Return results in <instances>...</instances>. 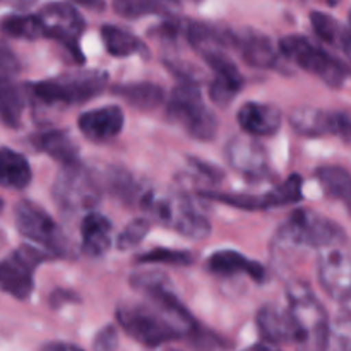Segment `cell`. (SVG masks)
<instances>
[{"label":"cell","instance_id":"4fadbf2b","mask_svg":"<svg viewBox=\"0 0 351 351\" xmlns=\"http://www.w3.org/2000/svg\"><path fill=\"white\" fill-rule=\"evenodd\" d=\"M302 185H304V182H302L300 175L293 173L280 187L261 195L219 194V192H202V195L216 202L232 206V208L245 209V211H263V209L283 208V206L302 201V195H304L302 194Z\"/></svg>","mask_w":351,"mask_h":351},{"label":"cell","instance_id":"ac0fdd59","mask_svg":"<svg viewBox=\"0 0 351 351\" xmlns=\"http://www.w3.org/2000/svg\"><path fill=\"white\" fill-rule=\"evenodd\" d=\"M123 112L120 106L110 105L84 112L77 120L82 136L93 143L105 144L120 136L123 129Z\"/></svg>","mask_w":351,"mask_h":351},{"label":"cell","instance_id":"f1b7e54d","mask_svg":"<svg viewBox=\"0 0 351 351\" xmlns=\"http://www.w3.org/2000/svg\"><path fill=\"white\" fill-rule=\"evenodd\" d=\"M311 23L315 34H317L322 41H326V43L329 45H335V47H339L343 53H345L346 57H350L348 26L341 24L338 19L329 16V14L319 12V10H314V12L311 14Z\"/></svg>","mask_w":351,"mask_h":351},{"label":"cell","instance_id":"cb8c5ba5","mask_svg":"<svg viewBox=\"0 0 351 351\" xmlns=\"http://www.w3.org/2000/svg\"><path fill=\"white\" fill-rule=\"evenodd\" d=\"M33 180V170L26 156L10 147H0V187L24 191Z\"/></svg>","mask_w":351,"mask_h":351},{"label":"cell","instance_id":"7a4b0ae2","mask_svg":"<svg viewBox=\"0 0 351 351\" xmlns=\"http://www.w3.org/2000/svg\"><path fill=\"white\" fill-rule=\"evenodd\" d=\"M136 204L147 216L180 235L194 240H204L211 235L209 219L192 204L187 195L160 191L143 184Z\"/></svg>","mask_w":351,"mask_h":351},{"label":"cell","instance_id":"836d02e7","mask_svg":"<svg viewBox=\"0 0 351 351\" xmlns=\"http://www.w3.org/2000/svg\"><path fill=\"white\" fill-rule=\"evenodd\" d=\"M151 223L146 218H136L125 226V228L120 232V235L117 237L115 245L119 250H132L134 247L139 245L144 240V237L149 233Z\"/></svg>","mask_w":351,"mask_h":351},{"label":"cell","instance_id":"7bdbcfd3","mask_svg":"<svg viewBox=\"0 0 351 351\" xmlns=\"http://www.w3.org/2000/svg\"><path fill=\"white\" fill-rule=\"evenodd\" d=\"M195 2H199V0H195Z\"/></svg>","mask_w":351,"mask_h":351},{"label":"cell","instance_id":"e575fe53","mask_svg":"<svg viewBox=\"0 0 351 351\" xmlns=\"http://www.w3.org/2000/svg\"><path fill=\"white\" fill-rule=\"evenodd\" d=\"M350 314L348 307L343 308V315H339L332 324H329L328 329V341L326 348L332 350H350Z\"/></svg>","mask_w":351,"mask_h":351},{"label":"cell","instance_id":"8d00e7d4","mask_svg":"<svg viewBox=\"0 0 351 351\" xmlns=\"http://www.w3.org/2000/svg\"><path fill=\"white\" fill-rule=\"evenodd\" d=\"M21 69L16 55L7 47L0 45V77H12Z\"/></svg>","mask_w":351,"mask_h":351},{"label":"cell","instance_id":"8992f818","mask_svg":"<svg viewBox=\"0 0 351 351\" xmlns=\"http://www.w3.org/2000/svg\"><path fill=\"white\" fill-rule=\"evenodd\" d=\"M287 295L290 304L288 312L298 332V345L314 350L326 348L329 319L324 305L304 281H293L288 285Z\"/></svg>","mask_w":351,"mask_h":351},{"label":"cell","instance_id":"484cf974","mask_svg":"<svg viewBox=\"0 0 351 351\" xmlns=\"http://www.w3.org/2000/svg\"><path fill=\"white\" fill-rule=\"evenodd\" d=\"M113 10L125 19L144 16H175L182 9L180 0H113Z\"/></svg>","mask_w":351,"mask_h":351},{"label":"cell","instance_id":"e0dca14e","mask_svg":"<svg viewBox=\"0 0 351 351\" xmlns=\"http://www.w3.org/2000/svg\"><path fill=\"white\" fill-rule=\"evenodd\" d=\"M228 45L237 48L240 57L257 69H274L280 60V50L269 36L256 29L228 31Z\"/></svg>","mask_w":351,"mask_h":351},{"label":"cell","instance_id":"d4e9b609","mask_svg":"<svg viewBox=\"0 0 351 351\" xmlns=\"http://www.w3.org/2000/svg\"><path fill=\"white\" fill-rule=\"evenodd\" d=\"M31 143L34 149L48 154L62 165L79 161V147L67 130H48V132L36 134Z\"/></svg>","mask_w":351,"mask_h":351},{"label":"cell","instance_id":"3957f363","mask_svg":"<svg viewBox=\"0 0 351 351\" xmlns=\"http://www.w3.org/2000/svg\"><path fill=\"white\" fill-rule=\"evenodd\" d=\"M345 240H348L346 233L338 223L305 209H298L291 213L290 218L280 226L274 247H278L281 252H298Z\"/></svg>","mask_w":351,"mask_h":351},{"label":"cell","instance_id":"d6a6232c","mask_svg":"<svg viewBox=\"0 0 351 351\" xmlns=\"http://www.w3.org/2000/svg\"><path fill=\"white\" fill-rule=\"evenodd\" d=\"M137 264H168V266H189L194 263V257L187 250L153 249L136 257Z\"/></svg>","mask_w":351,"mask_h":351},{"label":"cell","instance_id":"4316f807","mask_svg":"<svg viewBox=\"0 0 351 351\" xmlns=\"http://www.w3.org/2000/svg\"><path fill=\"white\" fill-rule=\"evenodd\" d=\"M101 40L105 43L106 51L113 57H132V55H141V57H147L149 51L147 47L130 31L123 29V27L113 26V24H105L101 27Z\"/></svg>","mask_w":351,"mask_h":351},{"label":"cell","instance_id":"d6986e66","mask_svg":"<svg viewBox=\"0 0 351 351\" xmlns=\"http://www.w3.org/2000/svg\"><path fill=\"white\" fill-rule=\"evenodd\" d=\"M257 329L264 341L269 346L298 343V332L290 312L278 305H264L256 315Z\"/></svg>","mask_w":351,"mask_h":351},{"label":"cell","instance_id":"603a6c76","mask_svg":"<svg viewBox=\"0 0 351 351\" xmlns=\"http://www.w3.org/2000/svg\"><path fill=\"white\" fill-rule=\"evenodd\" d=\"M130 285L139 293L146 295V298L153 304L160 305H177L180 304L173 291V283L170 278L161 271H137L130 276Z\"/></svg>","mask_w":351,"mask_h":351},{"label":"cell","instance_id":"5bb4252c","mask_svg":"<svg viewBox=\"0 0 351 351\" xmlns=\"http://www.w3.org/2000/svg\"><path fill=\"white\" fill-rule=\"evenodd\" d=\"M290 123L300 136L324 137L339 136L345 143H350L351 123L346 110L324 112L314 106H300L290 115Z\"/></svg>","mask_w":351,"mask_h":351},{"label":"cell","instance_id":"ab89813d","mask_svg":"<svg viewBox=\"0 0 351 351\" xmlns=\"http://www.w3.org/2000/svg\"><path fill=\"white\" fill-rule=\"evenodd\" d=\"M45 350H50V351H55V350H79V346L72 345V343H62V341H57V343H48V345L43 346Z\"/></svg>","mask_w":351,"mask_h":351},{"label":"cell","instance_id":"6da1fadb","mask_svg":"<svg viewBox=\"0 0 351 351\" xmlns=\"http://www.w3.org/2000/svg\"><path fill=\"white\" fill-rule=\"evenodd\" d=\"M149 302V300H147ZM119 326L147 348L189 338L199 329L191 312L182 304H125L117 308Z\"/></svg>","mask_w":351,"mask_h":351},{"label":"cell","instance_id":"60d3db41","mask_svg":"<svg viewBox=\"0 0 351 351\" xmlns=\"http://www.w3.org/2000/svg\"><path fill=\"white\" fill-rule=\"evenodd\" d=\"M328 2L331 3V5H336V3H339V2H341V0H328Z\"/></svg>","mask_w":351,"mask_h":351},{"label":"cell","instance_id":"44dd1931","mask_svg":"<svg viewBox=\"0 0 351 351\" xmlns=\"http://www.w3.org/2000/svg\"><path fill=\"white\" fill-rule=\"evenodd\" d=\"M208 269L218 276H237V274H245L254 281H264L266 269L263 264L250 261L243 254L237 250H218L208 259Z\"/></svg>","mask_w":351,"mask_h":351},{"label":"cell","instance_id":"d590c367","mask_svg":"<svg viewBox=\"0 0 351 351\" xmlns=\"http://www.w3.org/2000/svg\"><path fill=\"white\" fill-rule=\"evenodd\" d=\"M119 346V332L113 324L105 326L101 331L96 335L93 348L95 350H115Z\"/></svg>","mask_w":351,"mask_h":351},{"label":"cell","instance_id":"52a82bcc","mask_svg":"<svg viewBox=\"0 0 351 351\" xmlns=\"http://www.w3.org/2000/svg\"><path fill=\"white\" fill-rule=\"evenodd\" d=\"M280 53L288 60L295 62L300 69L317 75L329 88L339 89L348 79V67L345 62L336 58L329 51L311 43L305 36L290 34L280 40Z\"/></svg>","mask_w":351,"mask_h":351},{"label":"cell","instance_id":"b9f144b4","mask_svg":"<svg viewBox=\"0 0 351 351\" xmlns=\"http://www.w3.org/2000/svg\"><path fill=\"white\" fill-rule=\"evenodd\" d=\"M2 209H3V201H2V199H0V211H2Z\"/></svg>","mask_w":351,"mask_h":351},{"label":"cell","instance_id":"f546056e","mask_svg":"<svg viewBox=\"0 0 351 351\" xmlns=\"http://www.w3.org/2000/svg\"><path fill=\"white\" fill-rule=\"evenodd\" d=\"M115 95L139 110H153L163 101V89L153 82H129L117 86Z\"/></svg>","mask_w":351,"mask_h":351},{"label":"cell","instance_id":"9a60e30c","mask_svg":"<svg viewBox=\"0 0 351 351\" xmlns=\"http://www.w3.org/2000/svg\"><path fill=\"white\" fill-rule=\"evenodd\" d=\"M226 160L247 180H263L269 175V156L263 144L250 136H235L226 144Z\"/></svg>","mask_w":351,"mask_h":351},{"label":"cell","instance_id":"f35d334b","mask_svg":"<svg viewBox=\"0 0 351 351\" xmlns=\"http://www.w3.org/2000/svg\"><path fill=\"white\" fill-rule=\"evenodd\" d=\"M72 2L79 3L82 7H88V9H96L101 10L105 7V0H72Z\"/></svg>","mask_w":351,"mask_h":351},{"label":"cell","instance_id":"2e32d148","mask_svg":"<svg viewBox=\"0 0 351 351\" xmlns=\"http://www.w3.org/2000/svg\"><path fill=\"white\" fill-rule=\"evenodd\" d=\"M213 69L215 77L209 84V98L218 106H228L243 88V75L230 60L225 50H216L202 57Z\"/></svg>","mask_w":351,"mask_h":351},{"label":"cell","instance_id":"277c9868","mask_svg":"<svg viewBox=\"0 0 351 351\" xmlns=\"http://www.w3.org/2000/svg\"><path fill=\"white\" fill-rule=\"evenodd\" d=\"M167 115L197 141H213L218 132V119L202 99L197 82L184 81L171 91Z\"/></svg>","mask_w":351,"mask_h":351},{"label":"cell","instance_id":"7c38bea8","mask_svg":"<svg viewBox=\"0 0 351 351\" xmlns=\"http://www.w3.org/2000/svg\"><path fill=\"white\" fill-rule=\"evenodd\" d=\"M41 24L43 36L57 40L64 45L71 53L82 60L79 51V38L84 31V17L81 16L74 5L67 2H50L40 9L36 14Z\"/></svg>","mask_w":351,"mask_h":351},{"label":"cell","instance_id":"7402d4cb","mask_svg":"<svg viewBox=\"0 0 351 351\" xmlns=\"http://www.w3.org/2000/svg\"><path fill=\"white\" fill-rule=\"evenodd\" d=\"M81 247L89 257H103L112 247V223L99 213H91L81 221Z\"/></svg>","mask_w":351,"mask_h":351},{"label":"cell","instance_id":"ffe728a7","mask_svg":"<svg viewBox=\"0 0 351 351\" xmlns=\"http://www.w3.org/2000/svg\"><path fill=\"white\" fill-rule=\"evenodd\" d=\"M237 120L242 130H245L249 136L266 137L274 136L280 130L283 123V115L280 108L271 103H257L249 101L239 110Z\"/></svg>","mask_w":351,"mask_h":351},{"label":"cell","instance_id":"8fae6325","mask_svg":"<svg viewBox=\"0 0 351 351\" xmlns=\"http://www.w3.org/2000/svg\"><path fill=\"white\" fill-rule=\"evenodd\" d=\"M317 274L322 288L332 300L350 307L351 261L348 240L332 242L317 249Z\"/></svg>","mask_w":351,"mask_h":351},{"label":"cell","instance_id":"ba28073f","mask_svg":"<svg viewBox=\"0 0 351 351\" xmlns=\"http://www.w3.org/2000/svg\"><path fill=\"white\" fill-rule=\"evenodd\" d=\"M51 194L62 211L75 215L81 211H91L99 204L101 187L84 165L74 161L62 165Z\"/></svg>","mask_w":351,"mask_h":351},{"label":"cell","instance_id":"83f0119b","mask_svg":"<svg viewBox=\"0 0 351 351\" xmlns=\"http://www.w3.org/2000/svg\"><path fill=\"white\" fill-rule=\"evenodd\" d=\"M24 95L10 77H0V122L10 129H19L23 125Z\"/></svg>","mask_w":351,"mask_h":351},{"label":"cell","instance_id":"5b68a950","mask_svg":"<svg viewBox=\"0 0 351 351\" xmlns=\"http://www.w3.org/2000/svg\"><path fill=\"white\" fill-rule=\"evenodd\" d=\"M108 75L101 71H77L29 84L31 95L48 106L79 105L105 89Z\"/></svg>","mask_w":351,"mask_h":351},{"label":"cell","instance_id":"4dcf8cb0","mask_svg":"<svg viewBox=\"0 0 351 351\" xmlns=\"http://www.w3.org/2000/svg\"><path fill=\"white\" fill-rule=\"evenodd\" d=\"M315 175H317V180L321 182L326 194L338 199V201H343L346 206L350 204L351 177L350 171L345 167H339V165H326V167L317 168Z\"/></svg>","mask_w":351,"mask_h":351},{"label":"cell","instance_id":"30bf717a","mask_svg":"<svg viewBox=\"0 0 351 351\" xmlns=\"http://www.w3.org/2000/svg\"><path fill=\"white\" fill-rule=\"evenodd\" d=\"M17 232L34 245L48 250L53 256H64L67 252V240L60 228L41 206L31 201L17 202L14 209Z\"/></svg>","mask_w":351,"mask_h":351},{"label":"cell","instance_id":"74e56055","mask_svg":"<svg viewBox=\"0 0 351 351\" xmlns=\"http://www.w3.org/2000/svg\"><path fill=\"white\" fill-rule=\"evenodd\" d=\"M191 165L201 177H206L208 180L219 182L223 178V171L219 168H216L215 165H208L201 160H195V158H191Z\"/></svg>","mask_w":351,"mask_h":351},{"label":"cell","instance_id":"9c48e42d","mask_svg":"<svg viewBox=\"0 0 351 351\" xmlns=\"http://www.w3.org/2000/svg\"><path fill=\"white\" fill-rule=\"evenodd\" d=\"M50 257L51 254L41 247L21 245L0 261V288L17 300H27L34 288V269Z\"/></svg>","mask_w":351,"mask_h":351},{"label":"cell","instance_id":"1f68e13d","mask_svg":"<svg viewBox=\"0 0 351 351\" xmlns=\"http://www.w3.org/2000/svg\"><path fill=\"white\" fill-rule=\"evenodd\" d=\"M2 31L19 40H38L43 36L36 14H16L2 21Z\"/></svg>","mask_w":351,"mask_h":351}]
</instances>
